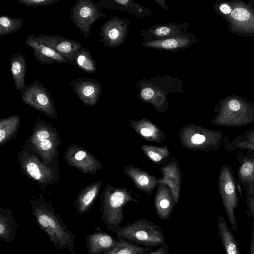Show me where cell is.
I'll list each match as a JSON object with an SVG mask.
<instances>
[{
  "label": "cell",
  "mask_w": 254,
  "mask_h": 254,
  "mask_svg": "<svg viewBox=\"0 0 254 254\" xmlns=\"http://www.w3.org/2000/svg\"><path fill=\"white\" fill-rule=\"evenodd\" d=\"M218 188L228 219L232 229L237 232L238 225L235 210L239 203L238 190L242 194L239 184L229 165L223 164L218 176Z\"/></svg>",
  "instance_id": "7"
},
{
  "label": "cell",
  "mask_w": 254,
  "mask_h": 254,
  "mask_svg": "<svg viewBox=\"0 0 254 254\" xmlns=\"http://www.w3.org/2000/svg\"><path fill=\"white\" fill-rule=\"evenodd\" d=\"M60 0H13L14 1L26 6L33 7H47L55 4Z\"/></svg>",
  "instance_id": "35"
},
{
  "label": "cell",
  "mask_w": 254,
  "mask_h": 254,
  "mask_svg": "<svg viewBox=\"0 0 254 254\" xmlns=\"http://www.w3.org/2000/svg\"><path fill=\"white\" fill-rule=\"evenodd\" d=\"M237 152L238 183L243 186L246 192L254 195V151L246 150L244 153L239 150Z\"/></svg>",
  "instance_id": "17"
},
{
  "label": "cell",
  "mask_w": 254,
  "mask_h": 254,
  "mask_svg": "<svg viewBox=\"0 0 254 254\" xmlns=\"http://www.w3.org/2000/svg\"><path fill=\"white\" fill-rule=\"evenodd\" d=\"M73 61L75 65L82 71L88 73H96L97 64L88 48H83L74 56Z\"/></svg>",
  "instance_id": "31"
},
{
  "label": "cell",
  "mask_w": 254,
  "mask_h": 254,
  "mask_svg": "<svg viewBox=\"0 0 254 254\" xmlns=\"http://www.w3.org/2000/svg\"><path fill=\"white\" fill-rule=\"evenodd\" d=\"M140 147L146 156L155 164H164L169 161L171 153L167 145L159 147L141 145Z\"/></svg>",
  "instance_id": "32"
},
{
  "label": "cell",
  "mask_w": 254,
  "mask_h": 254,
  "mask_svg": "<svg viewBox=\"0 0 254 254\" xmlns=\"http://www.w3.org/2000/svg\"><path fill=\"white\" fill-rule=\"evenodd\" d=\"M97 3L103 9L127 12L133 14L137 19L151 14L149 8L131 0H99Z\"/></svg>",
  "instance_id": "24"
},
{
  "label": "cell",
  "mask_w": 254,
  "mask_h": 254,
  "mask_svg": "<svg viewBox=\"0 0 254 254\" xmlns=\"http://www.w3.org/2000/svg\"><path fill=\"white\" fill-rule=\"evenodd\" d=\"M61 142L57 128L39 117L32 134L25 140L23 146L33 150L44 164L52 165L59 162L58 149Z\"/></svg>",
  "instance_id": "3"
},
{
  "label": "cell",
  "mask_w": 254,
  "mask_h": 254,
  "mask_svg": "<svg viewBox=\"0 0 254 254\" xmlns=\"http://www.w3.org/2000/svg\"><path fill=\"white\" fill-rule=\"evenodd\" d=\"M21 117L13 115L0 120V145L2 146L10 139L15 138L18 131Z\"/></svg>",
  "instance_id": "30"
},
{
  "label": "cell",
  "mask_w": 254,
  "mask_h": 254,
  "mask_svg": "<svg viewBox=\"0 0 254 254\" xmlns=\"http://www.w3.org/2000/svg\"><path fill=\"white\" fill-rule=\"evenodd\" d=\"M17 160L21 174L37 182L42 191H45L47 187L56 184L60 180L59 162L52 165H47L28 147L22 146L18 154Z\"/></svg>",
  "instance_id": "4"
},
{
  "label": "cell",
  "mask_w": 254,
  "mask_h": 254,
  "mask_svg": "<svg viewBox=\"0 0 254 254\" xmlns=\"http://www.w3.org/2000/svg\"><path fill=\"white\" fill-rule=\"evenodd\" d=\"M154 208L159 218L168 220L176 205L170 188L164 184H159L154 199Z\"/></svg>",
  "instance_id": "22"
},
{
  "label": "cell",
  "mask_w": 254,
  "mask_h": 254,
  "mask_svg": "<svg viewBox=\"0 0 254 254\" xmlns=\"http://www.w3.org/2000/svg\"><path fill=\"white\" fill-rule=\"evenodd\" d=\"M217 228L219 236L226 254H242L240 246L224 218L218 216Z\"/></svg>",
  "instance_id": "26"
},
{
  "label": "cell",
  "mask_w": 254,
  "mask_h": 254,
  "mask_svg": "<svg viewBox=\"0 0 254 254\" xmlns=\"http://www.w3.org/2000/svg\"><path fill=\"white\" fill-rule=\"evenodd\" d=\"M124 174L130 178L135 187L147 196L151 195L158 185L157 178L132 164L124 167Z\"/></svg>",
  "instance_id": "20"
},
{
  "label": "cell",
  "mask_w": 254,
  "mask_h": 254,
  "mask_svg": "<svg viewBox=\"0 0 254 254\" xmlns=\"http://www.w3.org/2000/svg\"><path fill=\"white\" fill-rule=\"evenodd\" d=\"M128 124L129 127L139 136L148 141L160 144L167 139L166 133L146 118L138 120H130Z\"/></svg>",
  "instance_id": "21"
},
{
  "label": "cell",
  "mask_w": 254,
  "mask_h": 254,
  "mask_svg": "<svg viewBox=\"0 0 254 254\" xmlns=\"http://www.w3.org/2000/svg\"><path fill=\"white\" fill-rule=\"evenodd\" d=\"M102 10L93 0H76L70 9V20L83 37L87 38L92 35V25L107 16L102 12Z\"/></svg>",
  "instance_id": "9"
},
{
  "label": "cell",
  "mask_w": 254,
  "mask_h": 254,
  "mask_svg": "<svg viewBox=\"0 0 254 254\" xmlns=\"http://www.w3.org/2000/svg\"><path fill=\"white\" fill-rule=\"evenodd\" d=\"M246 204L247 210L246 212L248 217L254 219V195L246 192Z\"/></svg>",
  "instance_id": "37"
},
{
  "label": "cell",
  "mask_w": 254,
  "mask_h": 254,
  "mask_svg": "<svg viewBox=\"0 0 254 254\" xmlns=\"http://www.w3.org/2000/svg\"><path fill=\"white\" fill-rule=\"evenodd\" d=\"M70 85L77 97L86 107H92L97 104L102 91L98 80L84 77L73 79Z\"/></svg>",
  "instance_id": "12"
},
{
  "label": "cell",
  "mask_w": 254,
  "mask_h": 254,
  "mask_svg": "<svg viewBox=\"0 0 254 254\" xmlns=\"http://www.w3.org/2000/svg\"><path fill=\"white\" fill-rule=\"evenodd\" d=\"M68 166L86 174H96L103 167L101 162L92 153L76 144L69 145L64 155Z\"/></svg>",
  "instance_id": "11"
},
{
  "label": "cell",
  "mask_w": 254,
  "mask_h": 254,
  "mask_svg": "<svg viewBox=\"0 0 254 254\" xmlns=\"http://www.w3.org/2000/svg\"><path fill=\"white\" fill-rule=\"evenodd\" d=\"M99 196L102 222L108 230L116 233L125 219L123 207L130 202L140 204L131 189L110 184L105 185Z\"/></svg>",
  "instance_id": "2"
},
{
  "label": "cell",
  "mask_w": 254,
  "mask_h": 254,
  "mask_svg": "<svg viewBox=\"0 0 254 254\" xmlns=\"http://www.w3.org/2000/svg\"><path fill=\"white\" fill-rule=\"evenodd\" d=\"M220 10L224 14H227L231 12V7L227 4H222L220 6Z\"/></svg>",
  "instance_id": "41"
},
{
  "label": "cell",
  "mask_w": 254,
  "mask_h": 254,
  "mask_svg": "<svg viewBox=\"0 0 254 254\" xmlns=\"http://www.w3.org/2000/svg\"><path fill=\"white\" fill-rule=\"evenodd\" d=\"M20 98L23 103L51 119L58 117L53 98L41 82L35 79L22 89Z\"/></svg>",
  "instance_id": "8"
},
{
  "label": "cell",
  "mask_w": 254,
  "mask_h": 254,
  "mask_svg": "<svg viewBox=\"0 0 254 254\" xmlns=\"http://www.w3.org/2000/svg\"><path fill=\"white\" fill-rule=\"evenodd\" d=\"M116 234L117 238L133 242L145 247L163 245L166 242L161 226L145 218H140L121 226Z\"/></svg>",
  "instance_id": "6"
},
{
  "label": "cell",
  "mask_w": 254,
  "mask_h": 254,
  "mask_svg": "<svg viewBox=\"0 0 254 254\" xmlns=\"http://www.w3.org/2000/svg\"><path fill=\"white\" fill-rule=\"evenodd\" d=\"M116 245L103 254H145L152 250L151 247L139 246L122 238H117Z\"/></svg>",
  "instance_id": "33"
},
{
  "label": "cell",
  "mask_w": 254,
  "mask_h": 254,
  "mask_svg": "<svg viewBox=\"0 0 254 254\" xmlns=\"http://www.w3.org/2000/svg\"><path fill=\"white\" fill-rule=\"evenodd\" d=\"M148 254H170V253L168 245L166 244H164L156 251Z\"/></svg>",
  "instance_id": "38"
},
{
  "label": "cell",
  "mask_w": 254,
  "mask_h": 254,
  "mask_svg": "<svg viewBox=\"0 0 254 254\" xmlns=\"http://www.w3.org/2000/svg\"><path fill=\"white\" fill-rule=\"evenodd\" d=\"M18 225L12 211L9 208L0 207V239L11 243L15 239Z\"/></svg>",
  "instance_id": "28"
},
{
  "label": "cell",
  "mask_w": 254,
  "mask_h": 254,
  "mask_svg": "<svg viewBox=\"0 0 254 254\" xmlns=\"http://www.w3.org/2000/svg\"><path fill=\"white\" fill-rule=\"evenodd\" d=\"M190 25V23L187 22L158 24L141 30L140 35L145 42L166 39L187 31Z\"/></svg>",
  "instance_id": "18"
},
{
  "label": "cell",
  "mask_w": 254,
  "mask_h": 254,
  "mask_svg": "<svg viewBox=\"0 0 254 254\" xmlns=\"http://www.w3.org/2000/svg\"><path fill=\"white\" fill-rule=\"evenodd\" d=\"M196 37L187 31L168 38L144 42L141 45L151 49L160 51L175 52L190 48L196 42Z\"/></svg>",
  "instance_id": "15"
},
{
  "label": "cell",
  "mask_w": 254,
  "mask_h": 254,
  "mask_svg": "<svg viewBox=\"0 0 254 254\" xmlns=\"http://www.w3.org/2000/svg\"><path fill=\"white\" fill-rule=\"evenodd\" d=\"M231 15L234 19L239 21H245L250 17V13L247 9L239 7L231 11Z\"/></svg>",
  "instance_id": "36"
},
{
  "label": "cell",
  "mask_w": 254,
  "mask_h": 254,
  "mask_svg": "<svg viewBox=\"0 0 254 254\" xmlns=\"http://www.w3.org/2000/svg\"><path fill=\"white\" fill-rule=\"evenodd\" d=\"M228 107L231 110L238 111L241 108V105L238 100L232 99L229 101Z\"/></svg>",
  "instance_id": "39"
},
{
  "label": "cell",
  "mask_w": 254,
  "mask_h": 254,
  "mask_svg": "<svg viewBox=\"0 0 254 254\" xmlns=\"http://www.w3.org/2000/svg\"><path fill=\"white\" fill-rule=\"evenodd\" d=\"M117 242V239L105 232H95L85 236L89 254H103L111 250Z\"/></svg>",
  "instance_id": "25"
},
{
  "label": "cell",
  "mask_w": 254,
  "mask_h": 254,
  "mask_svg": "<svg viewBox=\"0 0 254 254\" xmlns=\"http://www.w3.org/2000/svg\"><path fill=\"white\" fill-rule=\"evenodd\" d=\"M162 178H158V183L164 184L171 190L176 205L180 197L182 175L177 160L172 157L159 169Z\"/></svg>",
  "instance_id": "19"
},
{
  "label": "cell",
  "mask_w": 254,
  "mask_h": 254,
  "mask_svg": "<svg viewBox=\"0 0 254 254\" xmlns=\"http://www.w3.org/2000/svg\"><path fill=\"white\" fill-rule=\"evenodd\" d=\"M155 1L163 9L168 10L169 7L166 4L165 0H156Z\"/></svg>",
  "instance_id": "42"
},
{
  "label": "cell",
  "mask_w": 254,
  "mask_h": 254,
  "mask_svg": "<svg viewBox=\"0 0 254 254\" xmlns=\"http://www.w3.org/2000/svg\"><path fill=\"white\" fill-rule=\"evenodd\" d=\"M169 77L170 76L163 77L156 76L149 80L145 79L154 91L153 99L151 104L159 113H164L168 108V94L177 92L173 89L172 82L175 79Z\"/></svg>",
  "instance_id": "16"
},
{
  "label": "cell",
  "mask_w": 254,
  "mask_h": 254,
  "mask_svg": "<svg viewBox=\"0 0 254 254\" xmlns=\"http://www.w3.org/2000/svg\"><path fill=\"white\" fill-rule=\"evenodd\" d=\"M129 24L127 18L111 15L100 26L99 41L111 49L119 47L126 40Z\"/></svg>",
  "instance_id": "10"
},
{
  "label": "cell",
  "mask_w": 254,
  "mask_h": 254,
  "mask_svg": "<svg viewBox=\"0 0 254 254\" xmlns=\"http://www.w3.org/2000/svg\"><path fill=\"white\" fill-rule=\"evenodd\" d=\"M179 139L185 149L208 152L216 151L224 145L225 136L222 131L204 128L189 123L180 129Z\"/></svg>",
  "instance_id": "5"
},
{
  "label": "cell",
  "mask_w": 254,
  "mask_h": 254,
  "mask_svg": "<svg viewBox=\"0 0 254 254\" xmlns=\"http://www.w3.org/2000/svg\"><path fill=\"white\" fill-rule=\"evenodd\" d=\"M9 68L15 87L20 93L26 85L25 74L27 69L26 59L21 53L17 52L11 56Z\"/></svg>",
  "instance_id": "27"
},
{
  "label": "cell",
  "mask_w": 254,
  "mask_h": 254,
  "mask_svg": "<svg viewBox=\"0 0 254 254\" xmlns=\"http://www.w3.org/2000/svg\"><path fill=\"white\" fill-rule=\"evenodd\" d=\"M223 145L224 149L228 151L244 150L254 151V129H246L231 141L225 135Z\"/></svg>",
  "instance_id": "29"
},
{
  "label": "cell",
  "mask_w": 254,
  "mask_h": 254,
  "mask_svg": "<svg viewBox=\"0 0 254 254\" xmlns=\"http://www.w3.org/2000/svg\"><path fill=\"white\" fill-rule=\"evenodd\" d=\"M102 185V180L95 181L79 192L73 203L78 214L83 215L88 211L99 196Z\"/></svg>",
  "instance_id": "23"
},
{
  "label": "cell",
  "mask_w": 254,
  "mask_h": 254,
  "mask_svg": "<svg viewBox=\"0 0 254 254\" xmlns=\"http://www.w3.org/2000/svg\"><path fill=\"white\" fill-rule=\"evenodd\" d=\"M36 36L34 34L26 35L24 44L32 50L37 62L44 65L60 63L75 65L73 62L67 60L53 49L38 41Z\"/></svg>",
  "instance_id": "13"
},
{
  "label": "cell",
  "mask_w": 254,
  "mask_h": 254,
  "mask_svg": "<svg viewBox=\"0 0 254 254\" xmlns=\"http://www.w3.org/2000/svg\"><path fill=\"white\" fill-rule=\"evenodd\" d=\"M36 38L72 62L74 55L84 48L77 41L60 35L41 34L36 36Z\"/></svg>",
  "instance_id": "14"
},
{
  "label": "cell",
  "mask_w": 254,
  "mask_h": 254,
  "mask_svg": "<svg viewBox=\"0 0 254 254\" xmlns=\"http://www.w3.org/2000/svg\"><path fill=\"white\" fill-rule=\"evenodd\" d=\"M250 254H254V219L253 222Z\"/></svg>",
  "instance_id": "40"
},
{
  "label": "cell",
  "mask_w": 254,
  "mask_h": 254,
  "mask_svg": "<svg viewBox=\"0 0 254 254\" xmlns=\"http://www.w3.org/2000/svg\"><path fill=\"white\" fill-rule=\"evenodd\" d=\"M24 20L20 18L11 17L7 14H2L0 17V37L9 36L16 34L20 30Z\"/></svg>",
  "instance_id": "34"
},
{
  "label": "cell",
  "mask_w": 254,
  "mask_h": 254,
  "mask_svg": "<svg viewBox=\"0 0 254 254\" xmlns=\"http://www.w3.org/2000/svg\"><path fill=\"white\" fill-rule=\"evenodd\" d=\"M29 203L37 223L54 246L59 250H67L70 254H75L76 235L55 212L52 202L37 193L29 198Z\"/></svg>",
  "instance_id": "1"
}]
</instances>
